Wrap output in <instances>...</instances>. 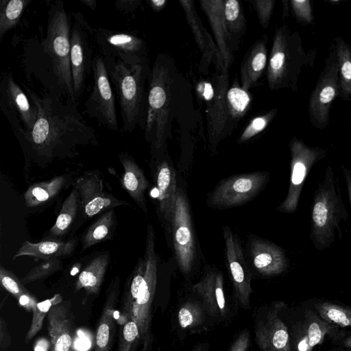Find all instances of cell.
Here are the masks:
<instances>
[{
	"label": "cell",
	"instance_id": "cell-2",
	"mask_svg": "<svg viewBox=\"0 0 351 351\" xmlns=\"http://www.w3.org/2000/svg\"><path fill=\"white\" fill-rule=\"evenodd\" d=\"M71 27L63 1H56L48 10L45 38L36 44L38 48L32 42L27 43L23 58H33V60L38 63L44 61V76L41 84L46 93L62 100L64 98L66 102L77 104L70 65Z\"/></svg>",
	"mask_w": 351,
	"mask_h": 351
},
{
	"label": "cell",
	"instance_id": "cell-52",
	"mask_svg": "<svg viewBox=\"0 0 351 351\" xmlns=\"http://www.w3.org/2000/svg\"><path fill=\"white\" fill-rule=\"evenodd\" d=\"M51 345L50 340L45 337L38 339L34 346V351H49L51 350Z\"/></svg>",
	"mask_w": 351,
	"mask_h": 351
},
{
	"label": "cell",
	"instance_id": "cell-10",
	"mask_svg": "<svg viewBox=\"0 0 351 351\" xmlns=\"http://www.w3.org/2000/svg\"><path fill=\"white\" fill-rule=\"evenodd\" d=\"M93 89L84 103L86 114L96 119L100 125L118 132L115 95L108 71L101 56L94 57Z\"/></svg>",
	"mask_w": 351,
	"mask_h": 351
},
{
	"label": "cell",
	"instance_id": "cell-16",
	"mask_svg": "<svg viewBox=\"0 0 351 351\" xmlns=\"http://www.w3.org/2000/svg\"><path fill=\"white\" fill-rule=\"evenodd\" d=\"M150 168L157 190V214L165 230L170 233L178 190L176 172L170 162L161 156L152 158Z\"/></svg>",
	"mask_w": 351,
	"mask_h": 351
},
{
	"label": "cell",
	"instance_id": "cell-33",
	"mask_svg": "<svg viewBox=\"0 0 351 351\" xmlns=\"http://www.w3.org/2000/svg\"><path fill=\"white\" fill-rule=\"evenodd\" d=\"M333 47L339 67V97L343 100H350L351 99V47L339 36L335 39Z\"/></svg>",
	"mask_w": 351,
	"mask_h": 351
},
{
	"label": "cell",
	"instance_id": "cell-8",
	"mask_svg": "<svg viewBox=\"0 0 351 351\" xmlns=\"http://www.w3.org/2000/svg\"><path fill=\"white\" fill-rule=\"evenodd\" d=\"M72 186L77 190L80 198V210L72 232L86 221L109 209L120 206H130L128 202L113 195L98 170L84 172L75 178Z\"/></svg>",
	"mask_w": 351,
	"mask_h": 351
},
{
	"label": "cell",
	"instance_id": "cell-20",
	"mask_svg": "<svg viewBox=\"0 0 351 351\" xmlns=\"http://www.w3.org/2000/svg\"><path fill=\"white\" fill-rule=\"evenodd\" d=\"M247 247L254 268L263 276L280 275L289 267L285 251L273 242L251 235Z\"/></svg>",
	"mask_w": 351,
	"mask_h": 351
},
{
	"label": "cell",
	"instance_id": "cell-32",
	"mask_svg": "<svg viewBox=\"0 0 351 351\" xmlns=\"http://www.w3.org/2000/svg\"><path fill=\"white\" fill-rule=\"evenodd\" d=\"M117 225V220L114 208L99 215L84 232L81 239L82 252L111 239L115 232Z\"/></svg>",
	"mask_w": 351,
	"mask_h": 351
},
{
	"label": "cell",
	"instance_id": "cell-50",
	"mask_svg": "<svg viewBox=\"0 0 351 351\" xmlns=\"http://www.w3.org/2000/svg\"><path fill=\"white\" fill-rule=\"evenodd\" d=\"M17 300L19 304L28 312H32L38 302L36 298L31 295L30 293L21 295Z\"/></svg>",
	"mask_w": 351,
	"mask_h": 351
},
{
	"label": "cell",
	"instance_id": "cell-29",
	"mask_svg": "<svg viewBox=\"0 0 351 351\" xmlns=\"http://www.w3.org/2000/svg\"><path fill=\"white\" fill-rule=\"evenodd\" d=\"M80 210V198L77 190L73 187L64 200L54 224L45 234L44 239L64 240L72 232ZM71 237V236H70Z\"/></svg>",
	"mask_w": 351,
	"mask_h": 351
},
{
	"label": "cell",
	"instance_id": "cell-40",
	"mask_svg": "<svg viewBox=\"0 0 351 351\" xmlns=\"http://www.w3.org/2000/svg\"><path fill=\"white\" fill-rule=\"evenodd\" d=\"M62 269V263L60 258H51L43 260L25 275L21 281L23 285L43 279Z\"/></svg>",
	"mask_w": 351,
	"mask_h": 351
},
{
	"label": "cell",
	"instance_id": "cell-51",
	"mask_svg": "<svg viewBox=\"0 0 351 351\" xmlns=\"http://www.w3.org/2000/svg\"><path fill=\"white\" fill-rule=\"evenodd\" d=\"M341 169L346 182L348 197L351 206V169L344 165H341Z\"/></svg>",
	"mask_w": 351,
	"mask_h": 351
},
{
	"label": "cell",
	"instance_id": "cell-19",
	"mask_svg": "<svg viewBox=\"0 0 351 351\" xmlns=\"http://www.w3.org/2000/svg\"><path fill=\"white\" fill-rule=\"evenodd\" d=\"M284 307L283 302H276L264 318L256 321L255 339L261 351H291L288 329L279 315Z\"/></svg>",
	"mask_w": 351,
	"mask_h": 351
},
{
	"label": "cell",
	"instance_id": "cell-45",
	"mask_svg": "<svg viewBox=\"0 0 351 351\" xmlns=\"http://www.w3.org/2000/svg\"><path fill=\"white\" fill-rule=\"evenodd\" d=\"M290 4L295 18L300 22L304 24L312 23L313 14L309 0H292Z\"/></svg>",
	"mask_w": 351,
	"mask_h": 351
},
{
	"label": "cell",
	"instance_id": "cell-55",
	"mask_svg": "<svg viewBox=\"0 0 351 351\" xmlns=\"http://www.w3.org/2000/svg\"><path fill=\"white\" fill-rule=\"evenodd\" d=\"M152 335L149 332L145 337V338L143 339V348L141 351H152Z\"/></svg>",
	"mask_w": 351,
	"mask_h": 351
},
{
	"label": "cell",
	"instance_id": "cell-41",
	"mask_svg": "<svg viewBox=\"0 0 351 351\" xmlns=\"http://www.w3.org/2000/svg\"><path fill=\"white\" fill-rule=\"evenodd\" d=\"M224 17L230 36L244 29L245 22L239 1H224Z\"/></svg>",
	"mask_w": 351,
	"mask_h": 351
},
{
	"label": "cell",
	"instance_id": "cell-1",
	"mask_svg": "<svg viewBox=\"0 0 351 351\" xmlns=\"http://www.w3.org/2000/svg\"><path fill=\"white\" fill-rule=\"evenodd\" d=\"M23 89L38 110L33 128L14 134L25 158L45 167L56 160L79 155L80 146H95L99 142L95 130L71 104L46 93L40 96L23 84Z\"/></svg>",
	"mask_w": 351,
	"mask_h": 351
},
{
	"label": "cell",
	"instance_id": "cell-9",
	"mask_svg": "<svg viewBox=\"0 0 351 351\" xmlns=\"http://www.w3.org/2000/svg\"><path fill=\"white\" fill-rule=\"evenodd\" d=\"M289 149L291 161L288 191L284 200L276 208L278 211L287 214H292L297 210L303 186L310 171L327 155L325 148L311 147L296 137L291 141Z\"/></svg>",
	"mask_w": 351,
	"mask_h": 351
},
{
	"label": "cell",
	"instance_id": "cell-12",
	"mask_svg": "<svg viewBox=\"0 0 351 351\" xmlns=\"http://www.w3.org/2000/svg\"><path fill=\"white\" fill-rule=\"evenodd\" d=\"M0 106L14 134L29 132L33 128L38 117L37 108L14 80L12 72L1 75Z\"/></svg>",
	"mask_w": 351,
	"mask_h": 351
},
{
	"label": "cell",
	"instance_id": "cell-4",
	"mask_svg": "<svg viewBox=\"0 0 351 351\" xmlns=\"http://www.w3.org/2000/svg\"><path fill=\"white\" fill-rule=\"evenodd\" d=\"M102 58L117 95L122 119L121 132H132L138 125L143 128L147 100L145 82L151 73L148 62L128 64L115 58Z\"/></svg>",
	"mask_w": 351,
	"mask_h": 351
},
{
	"label": "cell",
	"instance_id": "cell-35",
	"mask_svg": "<svg viewBox=\"0 0 351 351\" xmlns=\"http://www.w3.org/2000/svg\"><path fill=\"white\" fill-rule=\"evenodd\" d=\"M31 0L0 1V41L5 34L18 25Z\"/></svg>",
	"mask_w": 351,
	"mask_h": 351
},
{
	"label": "cell",
	"instance_id": "cell-42",
	"mask_svg": "<svg viewBox=\"0 0 351 351\" xmlns=\"http://www.w3.org/2000/svg\"><path fill=\"white\" fill-rule=\"evenodd\" d=\"M226 101L231 116L239 118L245 112L250 97L245 90L239 87H232L227 92Z\"/></svg>",
	"mask_w": 351,
	"mask_h": 351
},
{
	"label": "cell",
	"instance_id": "cell-15",
	"mask_svg": "<svg viewBox=\"0 0 351 351\" xmlns=\"http://www.w3.org/2000/svg\"><path fill=\"white\" fill-rule=\"evenodd\" d=\"M339 95V67L333 48L310 97L308 112L313 126L323 129L328 125L331 105Z\"/></svg>",
	"mask_w": 351,
	"mask_h": 351
},
{
	"label": "cell",
	"instance_id": "cell-25",
	"mask_svg": "<svg viewBox=\"0 0 351 351\" xmlns=\"http://www.w3.org/2000/svg\"><path fill=\"white\" fill-rule=\"evenodd\" d=\"M75 178L72 172L65 173L51 179L30 185L25 191V204L28 208H44L51 204L70 185Z\"/></svg>",
	"mask_w": 351,
	"mask_h": 351
},
{
	"label": "cell",
	"instance_id": "cell-59",
	"mask_svg": "<svg viewBox=\"0 0 351 351\" xmlns=\"http://www.w3.org/2000/svg\"><path fill=\"white\" fill-rule=\"evenodd\" d=\"M194 351H204V350L201 346H199Z\"/></svg>",
	"mask_w": 351,
	"mask_h": 351
},
{
	"label": "cell",
	"instance_id": "cell-28",
	"mask_svg": "<svg viewBox=\"0 0 351 351\" xmlns=\"http://www.w3.org/2000/svg\"><path fill=\"white\" fill-rule=\"evenodd\" d=\"M110 262L108 251L101 252L94 256L77 276L75 291L84 289L86 295L97 294L103 283Z\"/></svg>",
	"mask_w": 351,
	"mask_h": 351
},
{
	"label": "cell",
	"instance_id": "cell-17",
	"mask_svg": "<svg viewBox=\"0 0 351 351\" xmlns=\"http://www.w3.org/2000/svg\"><path fill=\"white\" fill-rule=\"evenodd\" d=\"M227 267L237 298L241 306L247 307L252 292L251 274L243 252L241 241L228 226L223 227Z\"/></svg>",
	"mask_w": 351,
	"mask_h": 351
},
{
	"label": "cell",
	"instance_id": "cell-6",
	"mask_svg": "<svg viewBox=\"0 0 351 351\" xmlns=\"http://www.w3.org/2000/svg\"><path fill=\"white\" fill-rule=\"evenodd\" d=\"M312 61L313 54L305 52L298 32H291L287 25L278 28L267 66L270 88L295 90L300 74Z\"/></svg>",
	"mask_w": 351,
	"mask_h": 351
},
{
	"label": "cell",
	"instance_id": "cell-24",
	"mask_svg": "<svg viewBox=\"0 0 351 351\" xmlns=\"http://www.w3.org/2000/svg\"><path fill=\"white\" fill-rule=\"evenodd\" d=\"M119 158L123 169L120 178L122 187L139 208L147 214L148 210L145 195L149 184V181L131 155L127 152H120Z\"/></svg>",
	"mask_w": 351,
	"mask_h": 351
},
{
	"label": "cell",
	"instance_id": "cell-43",
	"mask_svg": "<svg viewBox=\"0 0 351 351\" xmlns=\"http://www.w3.org/2000/svg\"><path fill=\"white\" fill-rule=\"evenodd\" d=\"M0 281L1 286L15 298L29 293L12 271L5 269L3 265L0 267Z\"/></svg>",
	"mask_w": 351,
	"mask_h": 351
},
{
	"label": "cell",
	"instance_id": "cell-22",
	"mask_svg": "<svg viewBox=\"0 0 351 351\" xmlns=\"http://www.w3.org/2000/svg\"><path fill=\"white\" fill-rule=\"evenodd\" d=\"M47 317L50 351H73L74 323L69 307L61 303L54 305Z\"/></svg>",
	"mask_w": 351,
	"mask_h": 351
},
{
	"label": "cell",
	"instance_id": "cell-37",
	"mask_svg": "<svg viewBox=\"0 0 351 351\" xmlns=\"http://www.w3.org/2000/svg\"><path fill=\"white\" fill-rule=\"evenodd\" d=\"M315 308L325 321L341 327L351 326V308L328 302L316 304Z\"/></svg>",
	"mask_w": 351,
	"mask_h": 351
},
{
	"label": "cell",
	"instance_id": "cell-13",
	"mask_svg": "<svg viewBox=\"0 0 351 351\" xmlns=\"http://www.w3.org/2000/svg\"><path fill=\"white\" fill-rule=\"evenodd\" d=\"M176 259L180 271L191 272L196 258V243L189 199L178 188L171 224Z\"/></svg>",
	"mask_w": 351,
	"mask_h": 351
},
{
	"label": "cell",
	"instance_id": "cell-26",
	"mask_svg": "<svg viewBox=\"0 0 351 351\" xmlns=\"http://www.w3.org/2000/svg\"><path fill=\"white\" fill-rule=\"evenodd\" d=\"M200 5L208 19L223 66L227 68L232 57L229 45L230 36L224 17V1L202 0Z\"/></svg>",
	"mask_w": 351,
	"mask_h": 351
},
{
	"label": "cell",
	"instance_id": "cell-5",
	"mask_svg": "<svg viewBox=\"0 0 351 351\" xmlns=\"http://www.w3.org/2000/svg\"><path fill=\"white\" fill-rule=\"evenodd\" d=\"M155 240L154 228L148 223L144 254L125 280L122 298L123 303L132 306L141 340L149 332L152 304L156 289L158 267Z\"/></svg>",
	"mask_w": 351,
	"mask_h": 351
},
{
	"label": "cell",
	"instance_id": "cell-53",
	"mask_svg": "<svg viewBox=\"0 0 351 351\" xmlns=\"http://www.w3.org/2000/svg\"><path fill=\"white\" fill-rule=\"evenodd\" d=\"M298 351H311L312 348L310 347L306 331L303 336H302L297 344Z\"/></svg>",
	"mask_w": 351,
	"mask_h": 351
},
{
	"label": "cell",
	"instance_id": "cell-18",
	"mask_svg": "<svg viewBox=\"0 0 351 351\" xmlns=\"http://www.w3.org/2000/svg\"><path fill=\"white\" fill-rule=\"evenodd\" d=\"M87 30L75 19L71 27L70 65L75 101L80 99L91 72L94 58Z\"/></svg>",
	"mask_w": 351,
	"mask_h": 351
},
{
	"label": "cell",
	"instance_id": "cell-56",
	"mask_svg": "<svg viewBox=\"0 0 351 351\" xmlns=\"http://www.w3.org/2000/svg\"><path fill=\"white\" fill-rule=\"evenodd\" d=\"M80 3L90 8V10L95 11L97 8V1L96 0H80Z\"/></svg>",
	"mask_w": 351,
	"mask_h": 351
},
{
	"label": "cell",
	"instance_id": "cell-44",
	"mask_svg": "<svg viewBox=\"0 0 351 351\" xmlns=\"http://www.w3.org/2000/svg\"><path fill=\"white\" fill-rule=\"evenodd\" d=\"M276 110L266 114L254 118L242 132L239 143H243L263 131L274 117Z\"/></svg>",
	"mask_w": 351,
	"mask_h": 351
},
{
	"label": "cell",
	"instance_id": "cell-23",
	"mask_svg": "<svg viewBox=\"0 0 351 351\" xmlns=\"http://www.w3.org/2000/svg\"><path fill=\"white\" fill-rule=\"evenodd\" d=\"M193 291L202 300L205 311L213 317H223L226 313L223 274L210 270L193 286Z\"/></svg>",
	"mask_w": 351,
	"mask_h": 351
},
{
	"label": "cell",
	"instance_id": "cell-58",
	"mask_svg": "<svg viewBox=\"0 0 351 351\" xmlns=\"http://www.w3.org/2000/svg\"><path fill=\"white\" fill-rule=\"evenodd\" d=\"M80 267V264H76L73 266V269H71V274H75L78 272L79 268Z\"/></svg>",
	"mask_w": 351,
	"mask_h": 351
},
{
	"label": "cell",
	"instance_id": "cell-36",
	"mask_svg": "<svg viewBox=\"0 0 351 351\" xmlns=\"http://www.w3.org/2000/svg\"><path fill=\"white\" fill-rule=\"evenodd\" d=\"M306 333L310 347L313 349L315 346L322 343L327 335L333 333L337 328L314 312L308 311L305 314Z\"/></svg>",
	"mask_w": 351,
	"mask_h": 351
},
{
	"label": "cell",
	"instance_id": "cell-34",
	"mask_svg": "<svg viewBox=\"0 0 351 351\" xmlns=\"http://www.w3.org/2000/svg\"><path fill=\"white\" fill-rule=\"evenodd\" d=\"M117 351H134L141 340L140 330L131 309L122 308Z\"/></svg>",
	"mask_w": 351,
	"mask_h": 351
},
{
	"label": "cell",
	"instance_id": "cell-47",
	"mask_svg": "<svg viewBox=\"0 0 351 351\" xmlns=\"http://www.w3.org/2000/svg\"><path fill=\"white\" fill-rule=\"evenodd\" d=\"M250 343V334L247 330H245L237 337L230 351H247Z\"/></svg>",
	"mask_w": 351,
	"mask_h": 351
},
{
	"label": "cell",
	"instance_id": "cell-38",
	"mask_svg": "<svg viewBox=\"0 0 351 351\" xmlns=\"http://www.w3.org/2000/svg\"><path fill=\"white\" fill-rule=\"evenodd\" d=\"M62 302V294L56 293L51 298L38 302L36 306L32 311L33 315L31 325L25 337V343H28L41 330L44 319L51 307Z\"/></svg>",
	"mask_w": 351,
	"mask_h": 351
},
{
	"label": "cell",
	"instance_id": "cell-46",
	"mask_svg": "<svg viewBox=\"0 0 351 351\" xmlns=\"http://www.w3.org/2000/svg\"><path fill=\"white\" fill-rule=\"evenodd\" d=\"M253 5L257 13L260 23L264 28H266L269 23L273 9L274 0H256L252 1Z\"/></svg>",
	"mask_w": 351,
	"mask_h": 351
},
{
	"label": "cell",
	"instance_id": "cell-54",
	"mask_svg": "<svg viewBox=\"0 0 351 351\" xmlns=\"http://www.w3.org/2000/svg\"><path fill=\"white\" fill-rule=\"evenodd\" d=\"M148 3L154 11H160L163 8L167 1L165 0H151Z\"/></svg>",
	"mask_w": 351,
	"mask_h": 351
},
{
	"label": "cell",
	"instance_id": "cell-27",
	"mask_svg": "<svg viewBox=\"0 0 351 351\" xmlns=\"http://www.w3.org/2000/svg\"><path fill=\"white\" fill-rule=\"evenodd\" d=\"M77 241L76 237L64 240L43 239L38 243L25 241L14 254L12 260L21 256H31L42 260L69 257L74 253Z\"/></svg>",
	"mask_w": 351,
	"mask_h": 351
},
{
	"label": "cell",
	"instance_id": "cell-11",
	"mask_svg": "<svg viewBox=\"0 0 351 351\" xmlns=\"http://www.w3.org/2000/svg\"><path fill=\"white\" fill-rule=\"evenodd\" d=\"M269 174L255 171L227 178L210 193L207 204L213 208L225 209L239 206L254 198L267 184Z\"/></svg>",
	"mask_w": 351,
	"mask_h": 351
},
{
	"label": "cell",
	"instance_id": "cell-39",
	"mask_svg": "<svg viewBox=\"0 0 351 351\" xmlns=\"http://www.w3.org/2000/svg\"><path fill=\"white\" fill-rule=\"evenodd\" d=\"M204 307L197 302L189 301L180 307L178 320L181 328H191L202 324L204 320Z\"/></svg>",
	"mask_w": 351,
	"mask_h": 351
},
{
	"label": "cell",
	"instance_id": "cell-30",
	"mask_svg": "<svg viewBox=\"0 0 351 351\" xmlns=\"http://www.w3.org/2000/svg\"><path fill=\"white\" fill-rule=\"evenodd\" d=\"M180 3L184 11L186 20L195 36L196 43L206 60H210L215 55L217 56L218 63L224 68L218 49L203 26L193 5V2L189 0H182L180 1Z\"/></svg>",
	"mask_w": 351,
	"mask_h": 351
},
{
	"label": "cell",
	"instance_id": "cell-49",
	"mask_svg": "<svg viewBox=\"0 0 351 351\" xmlns=\"http://www.w3.org/2000/svg\"><path fill=\"white\" fill-rule=\"evenodd\" d=\"M140 0H119L115 1V8L122 13L129 14L134 12L140 5Z\"/></svg>",
	"mask_w": 351,
	"mask_h": 351
},
{
	"label": "cell",
	"instance_id": "cell-7",
	"mask_svg": "<svg viewBox=\"0 0 351 351\" xmlns=\"http://www.w3.org/2000/svg\"><path fill=\"white\" fill-rule=\"evenodd\" d=\"M160 58L154 64L147 100V114L143 129L150 143L152 157L161 156L167 134L169 111V75Z\"/></svg>",
	"mask_w": 351,
	"mask_h": 351
},
{
	"label": "cell",
	"instance_id": "cell-48",
	"mask_svg": "<svg viewBox=\"0 0 351 351\" xmlns=\"http://www.w3.org/2000/svg\"><path fill=\"white\" fill-rule=\"evenodd\" d=\"M11 346V337L5 320L0 317V350L4 351Z\"/></svg>",
	"mask_w": 351,
	"mask_h": 351
},
{
	"label": "cell",
	"instance_id": "cell-3",
	"mask_svg": "<svg viewBox=\"0 0 351 351\" xmlns=\"http://www.w3.org/2000/svg\"><path fill=\"white\" fill-rule=\"evenodd\" d=\"M310 239L317 251L330 248L343 237V228L348 219L338 178L330 165L314 193L310 208Z\"/></svg>",
	"mask_w": 351,
	"mask_h": 351
},
{
	"label": "cell",
	"instance_id": "cell-21",
	"mask_svg": "<svg viewBox=\"0 0 351 351\" xmlns=\"http://www.w3.org/2000/svg\"><path fill=\"white\" fill-rule=\"evenodd\" d=\"M119 294L120 277L116 276L113 277L106 290V298L95 334V351H111Z\"/></svg>",
	"mask_w": 351,
	"mask_h": 351
},
{
	"label": "cell",
	"instance_id": "cell-31",
	"mask_svg": "<svg viewBox=\"0 0 351 351\" xmlns=\"http://www.w3.org/2000/svg\"><path fill=\"white\" fill-rule=\"evenodd\" d=\"M267 63L265 40L256 43L249 51L241 66L242 88L248 90L255 85L263 73Z\"/></svg>",
	"mask_w": 351,
	"mask_h": 351
},
{
	"label": "cell",
	"instance_id": "cell-57",
	"mask_svg": "<svg viewBox=\"0 0 351 351\" xmlns=\"http://www.w3.org/2000/svg\"><path fill=\"white\" fill-rule=\"evenodd\" d=\"M343 344L347 348H351V335L344 341Z\"/></svg>",
	"mask_w": 351,
	"mask_h": 351
},
{
	"label": "cell",
	"instance_id": "cell-14",
	"mask_svg": "<svg viewBox=\"0 0 351 351\" xmlns=\"http://www.w3.org/2000/svg\"><path fill=\"white\" fill-rule=\"evenodd\" d=\"M102 57L117 59L128 64L147 62L144 40L128 32L94 28L91 34Z\"/></svg>",
	"mask_w": 351,
	"mask_h": 351
}]
</instances>
